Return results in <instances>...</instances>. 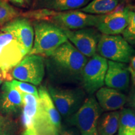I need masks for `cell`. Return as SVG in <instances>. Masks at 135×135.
Here are the masks:
<instances>
[{
    "mask_svg": "<svg viewBox=\"0 0 135 135\" xmlns=\"http://www.w3.org/2000/svg\"><path fill=\"white\" fill-rule=\"evenodd\" d=\"M47 58V66L56 80L61 83L81 82L83 69L88 58L68 40Z\"/></svg>",
    "mask_w": 135,
    "mask_h": 135,
    "instance_id": "1",
    "label": "cell"
},
{
    "mask_svg": "<svg viewBox=\"0 0 135 135\" xmlns=\"http://www.w3.org/2000/svg\"><path fill=\"white\" fill-rule=\"evenodd\" d=\"M33 29L35 32L33 46L28 55L48 57L68 41L63 30L50 21H35Z\"/></svg>",
    "mask_w": 135,
    "mask_h": 135,
    "instance_id": "2",
    "label": "cell"
},
{
    "mask_svg": "<svg viewBox=\"0 0 135 135\" xmlns=\"http://www.w3.org/2000/svg\"><path fill=\"white\" fill-rule=\"evenodd\" d=\"M102 110L95 97L90 95L68 121L76 126L80 135H98V124Z\"/></svg>",
    "mask_w": 135,
    "mask_h": 135,
    "instance_id": "3",
    "label": "cell"
},
{
    "mask_svg": "<svg viewBox=\"0 0 135 135\" xmlns=\"http://www.w3.org/2000/svg\"><path fill=\"white\" fill-rule=\"evenodd\" d=\"M47 89L59 113L66 118L73 115L86 99V93L80 88H62L49 85Z\"/></svg>",
    "mask_w": 135,
    "mask_h": 135,
    "instance_id": "4",
    "label": "cell"
},
{
    "mask_svg": "<svg viewBox=\"0 0 135 135\" xmlns=\"http://www.w3.org/2000/svg\"><path fill=\"white\" fill-rule=\"evenodd\" d=\"M98 55L112 61L128 63L135 50L121 35H102L97 46Z\"/></svg>",
    "mask_w": 135,
    "mask_h": 135,
    "instance_id": "5",
    "label": "cell"
},
{
    "mask_svg": "<svg viewBox=\"0 0 135 135\" xmlns=\"http://www.w3.org/2000/svg\"><path fill=\"white\" fill-rule=\"evenodd\" d=\"M26 56L11 34L0 31V70L6 81L12 80L11 71Z\"/></svg>",
    "mask_w": 135,
    "mask_h": 135,
    "instance_id": "6",
    "label": "cell"
},
{
    "mask_svg": "<svg viewBox=\"0 0 135 135\" xmlns=\"http://www.w3.org/2000/svg\"><path fill=\"white\" fill-rule=\"evenodd\" d=\"M107 69L108 60L98 54H95L88 59L83 69L81 79L85 93L93 95L103 87Z\"/></svg>",
    "mask_w": 135,
    "mask_h": 135,
    "instance_id": "7",
    "label": "cell"
},
{
    "mask_svg": "<svg viewBox=\"0 0 135 135\" xmlns=\"http://www.w3.org/2000/svg\"><path fill=\"white\" fill-rule=\"evenodd\" d=\"M15 80L33 85L41 84L45 75V61L43 56L28 55L11 71Z\"/></svg>",
    "mask_w": 135,
    "mask_h": 135,
    "instance_id": "8",
    "label": "cell"
},
{
    "mask_svg": "<svg viewBox=\"0 0 135 135\" xmlns=\"http://www.w3.org/2000/svg\"><path fill=\"white\" fill-rule=\"evenodd\" d=\"M100 15H90L80 10L56 12L49 21L62 30H78L97 26Z\"/></svg>",
    "mask_w": 135,
    "mask_h": 135,
    "instance_id": "9",
    "label": "cell"
},
{
    "mask_svg": "<svg viewBox=\"0 0 135 135\" xmlns=\"http://www.w3.org/2000/svg\"><path fill=\"white\" fill-rule=\"evenodd\" d=\"M63 31L68 40L87 58H91L97 54L98 44L102 34L96 28L90 27L78 30Z\"/></svg>",
    "mask_w": 135,
    "mask_h": 135,
    "instance_id": "10",
    "label": "cell"
},
{
    "mask_svg": "<svg viewBox=\"0 0 135 135\" xmlns=\"http://www.w3.org/2000/svg\"><path fill=\"white\" fill-rule=\"evenodd\" d=\"M129 8L119 4L117 8L108 14L100 15L95 28L102 35H119L128 23Z\"/></svg>",
    "mask_w": 135,
    "mask_h": 135,
    "instance_id": "11",
    "label": "cell"
},
{
    "mask_svg": "<svg viewBox=\"0 0 135 135\" xmlns=\"http://www.w3.org/2000/svg\"><path fill=\"white\" fill-rule=\"evenodd\" d=\"M0 31L11 34L26 55L31 51L33 46L35 32L29 20L22 16L18 17L1 27Z\"/></svg>",
    "mask_w": 135,
    "mask_h": 135,
    "instance_id": "12",
    "label": "cell"
},
{
    "mask_svg": "<svg viewBox=\"0 0 135 135\" xmlns=\"http://www.w3.org/2000/svg\"><path fill=\"white\" fill-rule=\"evenodd\" d=\"M130 74L126 63L108 61L104 84L119 91H126L129 88Z\"/></svg>",
    "mask_w": 135,
    "mask_h": 135,
    "instance_id": "13",
    "label": "cell"
},
{
    "mask_svg": "<svg viewBox=\"0 0 135 135\" xmlns=\"http://www.w3.org/2000/svg\"><path fill=\"white\" fill-rule=\"evenodd\" d=\"M21 93L11 85L10 81L3 84L0 91V111L7 115L18 113L23 108Z\"/></svg>",
    "mask_w": 135,
    "mask_h": 135,
    "instance_id": "14",
    "label": "cell"
},
{
    "mask_svg": "<svg viewBox=\"0 0 135 135\" xmlns=\"http://www.w3.org/2000/svg\"><path fill=\"white\" fill-rule=\"evenodd\" d=\"M38 115L60 131L61 127V115L49 94L48 89L41 86L38 89Z\"/></svg>",
    "mask_w": 135,
    "mask_h": 135,
    "instance_id": "15",
    "label": "cell"
},
{
    "mask_svg": "<svg viewBox=\"0 0 135 135\" xmlns=\"http://www.w3.org/2000/svg\"><path fill=\"white\" fill-rule=\"evenodd\" d=\"M96 98L101 109L106 111H114L123 108L127 97L122 92L108 87H102L96 92Z\"/></svg>",
    "mask_w": 135,
    "mask_h": 135,
    "instance_id": "16",
    "label": "cell"
},
{
    "mask_svg": "<svg viewBox=\"0 0 135 135\" xmlns=\"http://www.w3.org/2000/svg\"><path fill=\"white\" fill-rule=\"evenodd\" d=\"M92 0H35V7L56 11H71L84 7Z\"/></svg>",
    "mask_w": 135,
    "mask_h": 135,
    "instance_id": "17",
    "label": "cell"
},
{
    "mask_svg": "<svg viewBox=\"0 0 135 135\" xmlns=\"http://www.w3.org/2000/svg\"><path fill=\"white\" fill-rule=\"evenodd\" d=\"M23 98V110L21 121L25 129L34 128L38 113V98L32 94L21 93Z\"/></svg>",
    "mask_w": 135,
    "mask_h": 135,
    "instance_id": "18",
    "label": "cell"
},
{
    "mask_svg": "<svg viewBox=\"0 0 135 135\" xmlns=\"http://www.w3.org/2000/svg\"><path fill=\"white\" fill-rule=\"evenodd\" d=\"M119 111H109L101 115L98 124V135H114L119 126Z\"/></svg>",
    "mask_w": 135,
    "mask_h": 135,
    "instance_id": "19",
    "label": "cell"
},
{
    "mask_svg": "<svg viewBox=\"0 0 135 135\" xmlns=\"http://www.w3.org/2000/svg\"><path fill=\"white\" fill-rule=\"evenodd\" d=\"M119 4V0H92L80 10L88 14L104 15L113 12Z\"/></svg>",
    "mask_w": 135,
    "mask_h": 135,
    "instance_id": "20",
    "label": "cell"
},
{
    "mask_svg": "<svg viewBox=\"0 0 135 135\" xmlns=\"http://www.w3.org/2000/svg\"><path fill=\"white\" fill-rule=\"evenodd\" d=\"M118 135H135V112L123 108L119 111Z\"/></svg>",
    "mask_w": 135,
    "mask_h": 135,
    "instance_id": "21",
    "label": "cell"
},
{
    "mask_svg": "<svg viewBox=\"0 0 135 135\" xmlns=\"http://www.w3.org/2000/svg\"><path fill=\"white\" fill-rule=\"evenodd\" d=\"M21 13L4 0H0V26L21 16Z\"/></svg>",
    "mask_w": 135,
    "mask_h": 135,
    "instance_id": "22",
    "label": "cell"
},
{
    "mask_svg": "<svg viewBox=\"0 0 135 135\" xmlns=\"http://www.w3.org/2000/svg\"><path fill=\"white\" fill-rule=\"evenodd\" d=\"M123 38L131 46L135 47V12L129 10L128 23L127 26L122 33Z\"/></svg>",
    "mask_w": 135,
    "mask_h": 135,
    "instance_id": "23",
    "label": "cell"
},
{
    "mask_svg": "<svg viewBox=\"0 0 135 135\" xmlns=\"http://www.w3.org/2000/svg\"><path fill=\"white\" fill-rule=\"evenodd\" d=\"M56 11L48 9H37L33 11L21 13V16L24 17L26 19L36 20V21H49L50 18L54 16Z\"/></svg>",
    "mask_w": 135,
    "mask_h": 135,
    "instance_id": "24",
    "label": "cell"
},
{
    "mask_svg": "<svg viewBox=\"0 0 135 135\" xmlns=\"http://www.w3.org/2000/svg\"><path fill=\"white\" fill-rule=\"evenodd\" d=\"M34 128L41 135H60L56 128L47 123L38 115L37 116Z\"/></svg>",
    "mask_w": 135,
    "mask_h": 135,
    "instance_id": "25",
    "label": "cell"
},
{
    "mask_svg": "<svg viewBox=\"0 0 135 135\" xmlns=\"http://www.w3.org/2000/svg\"><path fill=\"white\" fill-rule=\"evenodd\" d=\"M11 85L15 88L18 89L21 93H26L32 94L39 98L38 89L33 84L28 83L16 80L10 81Z\"/></svg>",
    "mask_w": 135,
    "mask_h": 135,
    "instance_id": "26",
    "label": "cell"
},
{
    "mask_svg": "<svg viewBox=\"0 0 135 135\" xmlns=\"http://www.w3.org/2000/svg\"><path fill=\"white\" fill-rule=\"evenodd\" d=\"M16 131L14 121L0 113V135H15Z\"/></svg>",
    "mask_w": 135,
    "mask_h": 135,
    "instance_id": "27",
    "label": "cell"
},
{
    "mask_svg": "<svg viewBox=\"0 0 135 135\" xmlns=\"http://www.w3.org/2000/svg\"><path fill=\"white\" fill-rule=\"evenodd\" d=\"M60 135H80L77 128L62 126L59 131Z\"/></svg>",
    "mask_w": 135,
    "mask_h": 135,
    "instance_id": "28",
    "label": "cell"
},
{
    "mask_svg": "<svg viewBox=\"0 0 135 135\" xmlns=\"http://www.w3.org/2000/svg\"><path fill=\"white\" fill-rule=\"evenodd\" d=\"M126 103L129 107L135 108V86H133L131 88L129 94L127 97Z\"/></svg>",
    "mask_w": 135,
    "mask_h": 135,
    "instance_id": "29",
    "label": "cell"
},
{
    "mask_svg": "<svg viewBox=\"0 0 135 135\" xmlns=\"http://www.w3.org/2000/svg\"><path fill=\"white\" fill-rule=\"evenodd\" d=\"M21 135H41L37 132V131L34 128H27L25 129Z\"/></svg>",
    "mask_w": 135,
    "mask_h": 135,
    "instance_id": "30",
    "label": "cell"
},
{
    "mask_svg": "<svg viewBox=\"0 0 135 135\" xmlns=\"http://www.w3.org/2000/svg\"><path fill=\"white\" fill-rule=\"evenodd\" d=\"M9 1L18 7H25L27 3V0H9Z\"/></svg>",
    "mask_w": 135,
    "mask_h": 135,
    "instance_id": "31",
    "label": "cell"
},
{
    "mask_svg": "<svg viewBox=\"0 0 135 135\" xmlns=\"http://www.w3.org/2000/svg\"><path fill=\"white\" fill-rule=\"evenodd\" d=\"M129 63V65H128V67L135 71V56H133L132 58H131Z\"/></svg>",
    "mask_w": 135,
    "mask_h": 135,
    "instance_id": "32",
    "label": "cell"
},
{
    "mask_svg": "<svg viewBox=\"0 0 135 135\" xmlns=\"http://www.w3.org/2000/svg\"><path fill=\"white\" fill-rule=\"evenodd\" d=\"M128 70H129V74H130L133 86H135V71L133 70H131V68H129V67H128Z\"/></svg>",
    "mask_w": 135,
    "mask_h": 135,
    "instance_id": "33",
    "label": "cell"
},
{
    "mask_svg": "<svg viewBox=\"0 0 135 135\" xmlns=\"http://www.w3.org/2000/svg\"><path fill=\"white\" fill-rule=\"evenodd\" d=\"M3 80H4V78H3V73L1 70H0V85H1V83H2Z\"/></svg>",
    "mask_w": 135,
    "mask_h": 135,
    "instance_id": "34",
    "label": "cell"
},
{
    "mask_svg": "<svg viewBox=\"0 0 135 135\" xmlns=\"http://www.w3.org/2000/svg\"><path fill=\"white\" fill-rule=\"evenodd\" d=\"M119 2H120V3H122V4H123V3H129L131 0H119Z\"/></svg>",
    "mask_w": 135,
    "mask_h": 135,
    "instance_id": "35",
    "label": "cell"
},
{
    "mask_svg": "<svg viewBox=\"0 0 135 135\" xmlns=\"http://www.w3.org/2000/svg\"><path fill=\"white\" fill-rule=\"evenodd\" d=\"M4 1H6V2H9V0H4Z\"/></svg>",
    "mask_w": 135,
    "mask_h": 135,
    "instance_id": "36",
    "label": "cell"
}]
</instances>
